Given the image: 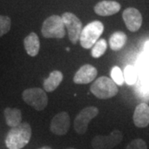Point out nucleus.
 <instances>
[{
    "mask_svg": "<svg viewBox=\"0 0 149 149\" xmlns=\"http://www.w3.org/2000/svg\"><path fill=\"white\" fill-rule=\"evenodd\" d=\"M107 42L105 39H99L91 49V56L94 58H99L105 53L107 50Z\"/></svg>",
    "mask_w": 149,
    "mask_h": 149,
    "instance_id": "19",
    "label": "nucleus"
},
{
    "mask_svg": "<svg viewBox=\"0 0 149 149\" xmlns=\"http://www.w3.org/2000/svg\"><path fill=\"white\" fill-rule=\"evenodd\" d=\"M126 149H148V146L144 140L141 139H133V141H131L128 144Z\"/></svg>",
    "mask_w": 149,
    "mask_h": 149,
    "instance_id": "24",
    "label": "nucleus"
},
{
    "mask_svg": "<svg viewBox=\"0 0 149 149\" xmlns=\"http://www.w3.org/2000/svg\"><path fill=\"white\" fill-rule=\"evenodd\" d=\"M98 71L95 66L89 64L84 65L74 74L73 81L78 85L89 84L93 80H95Z\"/></svg>",
    "mask_w": 149,
    "mask_h": 149,
    "instance_id": "11",
    "label": "nucleus"
},
{
    "mask_svg": "<svg viewBox=\"0 0 149 149\" xmlns=\"http://www.w3.org/2000/svg\"><path fill=\"white\" fill-rule=\"evenodd\" d=\"M104 30L101 22L94 21L87 24L81 31L80 42L82 47L90 49L95 44Z\"/></svg>",
    "mask_w": 149,
    "mask_h": 149,
    "instance_id": "3",
    "label": "nucleus"
},
{
    "mask_svg": "<svg viewBox=\"0 0 149 149\" xmlns=\"http://www.w3.org/2000/svg\"><path fill=\"white\" fill-rule=\"evenodd\" d=\"M136 70L140 74L149 73V57L144 53L141 54L136 62Z\"/></svg>",
    "mask_w": 149,
    "mask_h": 149,
    "instance_id": "20",
    "label": "nucleus"
},
{
    "mask_svg": "<svg viewBox=\"0 0 149 149\" xmlns=\"http://www.w3.org/2000/svg\"><path fill=\"white\" fill-rule=\"evenodd\" d=\"M120 9H121V5L118 2L109 1V0H104L101 2H99L94 7V11L96 14L103 17L112 16L118 13Z\"/></svg>",
    "mask_w": 149,
    "mask_h": 149,
    "instance_id": "12",
    "label": "nucleus"
},
{
    "mask_svg": "<svg viewBox=\"0 0 149 149\" xmlns=\"http://www.w3.org/2000/svg\"><path fill=\"white\" fill-rule=\"evenodd\" d=\"M111 78L112 80L117 85H123L124 82L123 79V74L122 70L118 66L115 65L111 70Z\"/></svg>",
    "mask_w": 149,
    "mask_h": 149,
    "instance_id": "22",
    "label": "nucleus"
},
{
    "mask_svg": "<svg viewBox=\"0 0 149 149\" xmlns=\"http://www.w3.org/2000/svg\"><path fill=\"white\" fill-rule=\"evenodd\" d=\"M138 95L146 101H149V82L148 80L139 78L136 87Z\"/></svg>",
    "mask_w": 149,
    "mask_h": 149,
    "instance_id": "21",
    "label": "nucleus"
},
{
    "mask_svg": "<svg viewBox=\"0 0 149 149\" xmlns=\"http://www.w3.org/2000/svg\"><path fill=\"white\" fill-rule=\"evenodd\" d=\"M66 149H75V148H68Z\"/></svg>",
    "mask_w": 149,
    "mask_h": 149,
    "instance_id": "27",
    "label": "nucleus"
},
{
    "mask_svg": "<svg viewBox=\"0 0 149 149\" xmlns=\"http://www.w3.org/2000/svg\"><path fill=\"white\" fill-rule=\"evenodd\" d=\"M133 123L138 128H146L149 124V106L146 103H141L135 108L133 113Z\"/></svg>",
    "mask_w": 149,
    "mask_h": 149,
    "instance_id": "13",
    "label": "nucleus"
},
{
    "mask_svg": "<svg viewBox=\"0 0 149 149\" xmlns=\"http://www.w3.org/2000/svg\"><path fill=\"white\" fill-rule=\"evenodd\" d=\"M65 27L61 17L52 15L43 22L41 32L45 38H63L65 35Z\"/></svg>",
    "mask_w": 149,
    "mask_h": 149,
    "instance_id": "4",
    "label": "nucleus"
},
{
    "mask_svg": "<svg viewBox=\"0 0 149 149\" xmlns=\"http://www.w3.org/2000/svg\"><path fill=\"white\" fill-rule=\"evenodd\" d=\"M22 100L29 106L37 111L46 109L48 104V97L46 92L40 88H30L22 92Z\"/></svg>",
    "mask_w": 149,
    "mask_h": 149,
    "instance_id": "5",
    "label": "nucleus"
},
{
    "mask_svg": "<svg viewBox=\"0 0 149 149\" xmlns=\"http://www.w3.org/2000/svg\"><path fill=\"white\" fill-rule=\"evenodd\" d=\"M145 55H147L149 57V41H148L147 42L144 44V52Z\"/></svg>",
    "mask_w": 149,
    "mask_h": 149,
    "instance_id": "25",
    "label": "nucleus"
},
{
    "mask_svg": "<svg viewBox=\"0 0 149 149\" xmlns=\"http://www.w3.org/2000/svg\"><path fill=\"white\" fill-rule=\"evenodd\" d=\"M98 113L99 109L95 106H89L83 109L74 118V131L79 134H85L88 129L90 122L98 115Z\"/></svg>",
    "mask_w": 149,
    "mask_h": 149,
    "instance_id": "8",
    "label": "nucleus"
},
{
    "mask_svg": "<svg viewBox=\"0 0 149 149\" xmlns=\"http://www.w3.org/2000/svg\"><path fill=\"white\" fill-rule=\"evenodd\" d=\"M127 42V35L123 32H113L109 37V47L113 51L121 50Z\"/></svg>",
    "mask_w": 149,
    "mask_h": 149,
    "instance_id": "17",
    "label": "nucleus"
},
{
    "mask_svg": "<svg viewBox=\"0 0 149 149\" xmlns=\"http://www.w3.org/2000/svg\"><path fill=\"white\" fill-rule=\"evenodd\" d=\"M62 80H63V74L60 70H54L50 73L48 78L44 80L43 82L44 90L47 92H52L58 87Z\"/></svg>",
    "mask_w": 149,
    "mask_h": 149,
    "instance_id": "16",
    "label": "nucleus"
},
{
    "mask_svg": "<svg viewBox=\"0 0 149 149\" xmlns=\"http://www.w3.org/2000/svg\"><path fill=\"white\" fill-rule=\"evenodd\" d=\"M91 91L100 100H108L116 95L118 89L112 79L106 76H101L91 85Z\"/></svg>",
    "mask_w": 149,
    "mask_h": 149,
    "instance_id": "2",
    "label": "nucleus"
},
{
    "mask_svg": "<svg viewBox=\"0 0 149 149\" xmlns=\"http://www.w3.org/2000/svg\"><path fill=\"white\" fill-rule=\"evenodd\" d=\"M123 133L119 130H113L109 135H97L91 141L94 149H113L122 142Z\"/></svg>",
    "mask_w": 149,
    "mask_h": 149,
    "instance_id": "6",
    "label": "nucleus"
},
{
    "mask_svg": "<svg viewBox=\"0 0 149 149\" xmlns=\"http://www.w3.org/2000/svg\"><path fill=\"white\" fill-rule=\"evenodd\" d=\"M39 149H52L51 147H48V146H45V147H42V148H41Z\"/></svg>",
    "mask_w": 149,
    "mask_h": 149,
    "instance_id": "26",
    "label": "nucleus"
},
{
    "mask_svg": "<svg viewBox=\"0 0 149 149\" xmlns=\"http://www.w3.org/2000/svg\"><path fill=\"white\" fill-rule=\"evenodd\" d=\"M123 19L127 28L132 32L139 31L143 23L142 14L135 8H128L123 11Z\"/></svg>",
    "mask_w": 149,
    "mask_h": 149,
    "instance_id": "10",
    "label": "nucleus"
},
{
    "mask_svg": "<svg viewBox=\"0 0 149 149\" xmlns=\"http://www.w3.org/2000/svg\"><path fill=\"white\" fill-rule=\"evenodd\" d=\"M6 123L11 128H14L22 123V112L18 109H13L10 107L6 108L3 111Z\"/></svg>",
    "mask_w": 149,
    "mask_h": 149,
    "instance_id": "15",
    "label": "nucleus"
},
{
    "mask_svg": "<svg viewBox=\"0 0 149 149\" xmlns=\"http://www.w3.org/2000/svg\"><path fill=\"white\" fill-rule=\"evenodd\" d=\"M61 18L64 22L65 27L67 29L70 41L72 44H76L80 40V33L83 29L82 22L80 18L75 16L74 13L69 12L63 13Z\"/></svg>",
    "mask_w": 149,
    "mask_h": 149,
    "instance_id": "7",
    "label": "nucleus"
},
{
    "mask_svg": "<svg viewBox=\"0 0 149 149\" xmlns=\"http://www.w3.org/2000/svg\"><path fill=\"white\" fill-rule=\"evenodd\" d=\"M70 126V118L68 113L65 111L60 112L56 113L52 119L50 130L52 131V133L56 135L63 136L68 133Z\"/></svg>",
    "mask_w": 149,
    "mask_h": 149,
    "instance_id": "9",
    "label": "nucleus"
},
{
    "mask_svg": "<svg viewBox=\"0 0 149 149\" xmlns=\"http://www.w3.org/2000/svg\"><path fill=\"white\" fill-rule=\"evenodd\" d=\"M31 137L32 128L30 124L22 123L8 131L5 139L6 147L8 149H21L30 142Z\"/></svg>",
    "mask_w": 149,
    "mask_h": 149,
    "instance_id": "1",
    "label": "nucleus"
},
{
    "mask_svg": "<svg viewBox=\"0 0 149 149\" xmlns=\"http://www.w3.org/2000/svg\"><path fill=\"white\" fill-rule=\"evenodd\" d=\"M24 47L27 55L30 56H36L40 51V40L35 32H31L24 38Z\"/></svg>",
    "mask_w": 149,
    "mask_h": 149,
    "instance_id": "14",
    "label": "nucleus"
},
{
    "mask_svg": "<svg viewBox=\"0 0 149 149\" xmlns=\"http://www.w3.org/2000/svg\"><path fill=\"white\" fill-rule=\"evenodd\" d=\"M123 79L128 85H134L137 83L139 78V73L136 68L133 65H127L123 70Z\"/></svg>",
    "mask_w": 149,
    "mask_h": 149,
    "instance_id": "18",
    "label": "nucleus"
},
{
    "mask_svg": "<svg viewBox=\"0 0 149 149\" xmlns=\"http://www.w3.org/2000/svg\"><path fill=\"white\" fill-rule=\"evenodd\" d=\"M11 29V19L9 17L0 15V37L4 36Z\"/></svg>",
    "mask_w": 149,
    "mask_h": 149,
    "instance_id": "23",
    "label": "nucleus"
}]
</instances>
